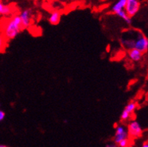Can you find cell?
Returning a JSON list of instances; mask_svg holds the SVG:
<instances>
[{
  "label": "cell",
  "mask_w": 148,
  "mask_h": 147,
  "mask_svg": "<svg viewBox=\"0 0 148 147\" xmlns=\"http://www.w3.org/2000/svg\"><path fill=\"white\" fill-rule=\"evenodd\" d=\"M23 30L19 15H14L6 21L2 27V36L6 40H13Z\"/></svg>",
  "instance_id": "6da1fadb"
},
{
  "label": "cell",
  "mask_w": 148,
  "mask_h": 147,
  "mask_svg": "<svg viewBox=\"0 0 148 147\" xmlns=\"http://www.w3.org/2000/svg\"><path fill=\"white\" fill-rule=\"evenodd\" d=\"M140 32L141 31L139 30L130 29L123 32L121 38H120V42L123 47L126 50L135 49V43H136L138 36Z\"/></svg>",
  "instance_id": "7a4b0ae2"
},
{
  "label": "cell",
  "mask_w": 148,
  "mask_h": 147,
  "mask_svg": "<svg viewBox=\"0 0 148 147\" xmlns=\"http://www.w3.org/2000/svg\"><path fill=\"white\" fill-rule=\"evenodd\" d=\"M129 137L132 138H138L142 135V128L137 121H131L127 127Z\"/></svg>",
  "instance_id": "3957f363"
},
{
  "label": "cell",
  "mask_w": 148,
  "mask_h": 147,
  "mask_svg": "<svg viewBox=\"0 0 148 147\" xmlns=\"http://www.w3.org/2000/svg\"><path fill=\"white\" fill-rule=\"evenodd\" d=\"M140 2L138 0H127L126 1L125 11L130 17H134L140 9Z\"/></svg>",
  "instance_id": "277c9868"
},
{
  "label": "cell",
  "mask_w": 148,
  "mask_h": 147,
  "mask_svg": "<svg viewBox=\"0 0 148 147\" xmlns=\"http://www.w3.org/2000/svg\"><path fill=\"white\" fill-rule=\"evenodd\" d=\"M129 134H128L127 129L123 125H119L116 127L115 130V135L114 137V143L118 145L120 142L123 140L128 139Z\"/></svg>",
  "instance_id": "5b68a950"
},
{
  "label": "cell",
  "mask_w": 148,
  "mask_h": 147,
  "mask_svg": "<svg viewBox=\"0 0 148 147\" xmlns=\"http://www.w3.org/2000/svg\"><path fill=\"white\" fill-rule=\"evenodd\" d=\"M135 49L141 51L142 53H145L148 50V38L141 32H139Z\"/></svg>",
  "instance_id": "8992f818"
},
{
  "label": "cell",
  "mask_w": 148,
  "mask_h": 147,
  "mask_svg": "<svg viewBox=\"0 0 148 147\" xmlns=\"http://www.w3.org/2000/svg\"><path fill=\"white\" fill-rule=\"evenodd\" d=\"M19 16L21 18L23 29L29 28L31 24V21H32V10L29 9V8L23 10L20 13Z\"/></svg>",
  "instance_id": "52a82bcc"
},
{
  "label": "cell",
  "mask_w": 148,
  "mask_h": 147,
  "mask_svg": "<svg viewBox=\"0 0 148 147\" xmlns=\"http://www.w3.org/2000/svg\"><path fill=\"white\" fill-rule=\"evenodd\" d=\"M14 12V8L11 5L5 4L3 2L0 1V16L8 17L11 15Z\"/></svg>",
  "instance_id": "ba28073f"
},
{
  "label": "cell",
  "mask_w": 148,
  "mask_h": 147,
  "mask_svg": "<svg viewBox=\"0 0 148 147\" xmlns=\"http://www.w3.org/2000/svg\"><path fill=\"white\" fill-rule=\"evenodd\" d=\"M143 54L141 51L136 50V49H132V50H128V56L132 61L138 62L141 59L143 56Z\"/></svg>",
  "instance_id": "9c48e42d"
},
{
  "label": "cell",
  "mask_w": 148,
  "mask_h": 147,
  "mask_svg": "<svg viewBox=\"0 0 148 147\" xmlns=\"http://www.w3.org/2000/svg\"><path fill=\"white\" fill-rule=\"evenodd\" d=\"M126 1H127V0H119V1H117L116 2H115L111 8V12L116 14V13H118L119 11L125 9Z\"/></svg>",
  "instance_id": "30bf717a"
},
{
  "label": "cell",
  "mask_w": 148,
  "mask_h": 147,
  "mask_svg": "<svg viewBox=\"0 0 148 147\" xmlns=\"http://www.w3.org/2000/svg\"><path fill=\"white\" fill-rule=\"evenodd\" d=\"M61 20V13L57 11L51 12L48 17L49 23L52 25H57Z\"/></svg>",
  "instance_id": "8fae6325"
},
{
  "label": "cell",
  "mask_w": 148,
  "mask_h": 147,
  "mask_svg": "<svg viewBox=\"0 0 148 147\" xmlns=\"http://www.w3.org/2000/svg\"><path fill=\"white\" fill-rule=\"evenodd\" d=\"M116 15L118 16L119 17H120L121 19H123V21H125L128 25L132 24V18L128 16L127 14L125 11V10H122V11H119L118 13L116 14Z\"/></svg>",
  "instance_id": "7c38bea8"
},
{
  "label": "cell",
  "mask_w": 148,
  "mask_h": 147,
  "mask_svg": "<svg viewBox=\"0 0 148 147\" xmlns=\"http://www.w3.org/2000/svg\"><path fill=\"white\" fill-rule=\"evenodd\" d=\"M136 107H137V104L135 101H131L129 104L125 107L124 108V110H126V112H128L129 113L132 114L133 113V112L135 111V110L136 109Z\"/></svg>",
  "instance_id": "4fadbf2b"
},
{
  "label": "cell",
  "mask_w": 148,
  "mask_h": 147,
  "mask_svg": "<svg viewBox=\"0 0 148 147\" xmlns=\"http://www.w3.org/2000/svg\"><path fill=\"white\" fill-rule=\"evenodd\" d=\"M6 41L7 40L4 38L2 35H0V53H2L5 51L6 48Z\"/></svg>",
  "instance_id": "5bb4252c"
},
{
  "label": "cell",
  "mask_w": 148,
  "mask_h": 147,
  "mask_svg": "<svg viewBox=\"0 0 148 147\" xmlns=\"http://www.w3.org/2000/svg\"><path fill=\"white\" fill-rule=\"evenodd\" d=\"M132 114L129 113L128 112H126V110H123L122 113L120 115V120L123 122H126L128 120H130L131 119Z\"/></svg>",
  "instance_id": "9a60e30c"
},
{
  "label": "cell",
  "mask_w": 148,
  "mask_h": 147,
  "mask_svg": "<svg viewBox=\"0 0 148 147\" xmlns=\"http://www.w3.org/2000/svg\"><path fill=\"white\" fill-rule=\"evenodd\" d=\"M130 145V140L129 139H126L120 142V144H118L119 147H128Z\"/></svg>",
  "instance_id": "2e32d148"
},
{
  "label": "cell",
  "mask_w": 148,
  "mask_h": 147,
  "mask_svg": "<svg viewBox=\"0 0 148 147\" xmlns=\"http://www.w3.org/2000/svg\"><path fill=\"white\" fill-rule=\"evenodd\" d=\"M5 117V113L2 110H0V122H2V120H4Z\"/></svg>",
  "instance_id": "e0dca14e"
},
{
  "label": "cell",
  "mask_w": 148,
  "mask_h": 147,
  "mask_svg": "<svg viewBox=\"0 0 148 147\" xmlns=\"http://www.w3.org/2000/svg\"><path fill=\"white\" fill-rule=\"evenodd\" d=\"M105 147H119L118 145L114 143H111V144H108L107 145L105 146Z\"/></svg>",
  "instance_id": "ac0fdd59"
},
{
  "label": "cell",
  "mask_w": 148,
  "mask_h": 147,
  "mask_svg": "<svg viewBox=\"0 0 148 147\" xmlns=\"http://www.w3.org/2000/svg\"><path fill=\"white\" fill-rule=\"evenodd\" d=\"M142 147H148V142H146L142 145Z\"/></svg>",
  "instance_id": "d6986e66"
},
{
  "label": "cell",
  "mask_w": 148,
  "mask_h": 147,
  "mask_svg": "<svg viewBox=\"0 0 148 147\" xmlns=\"http://www.w3.org/2000/svg\"><path fill=\"white\" fill-rule=\"evenodd\" d=\"M0 147H9L8 146L4 145V144H0Z\"/></svg>",
  "instance_id": "ffe728a7"
},
{
  "label": "cell",
  "mask_w": 148,
  "mask_h": 147,
  "mask_svg": "<svg viewBox=\"0 0 148 147\" xmlns=\"http://www.w3.org/2000/svg\"><path fill=\"white\" fill-rule=\"evenodd\" d=\"M0 107H1V104H0Z\"/></svg>",
  "instance_id": "44dd1931"
}]
</instances>
